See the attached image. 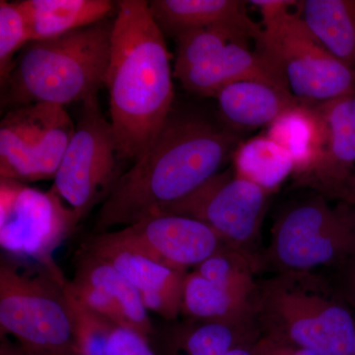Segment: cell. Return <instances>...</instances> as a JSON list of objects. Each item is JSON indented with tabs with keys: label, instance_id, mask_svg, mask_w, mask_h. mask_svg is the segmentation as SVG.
<instances>
[{
	"label": "cell",
	"instance_id": "7c38bea8",
	"mask_svg": "<svg viewBox=\"0 0 355 355\" xmlns=\"http://www.w3.org/2000/svg\"><path fill=\"white\" fill-rule=\"evenodd\" d=\"M116 233L149 258L181 272L195 270L229 246L203 222L164 212L147 216Z\"/></svg>",
	"mask_w": 355,
	"mask_h": 355
},
{
	"label": "cell",
	"instance_id": "3957f363",
	"mask_svg": "<svg viewBox=\"0 0 355 355\" xmlns=\"http://www.w3.org/2000/svg\"><path fill=\"white\" fill-rule=\"evenodd\" d=\"M113 25L105 19L26 44L1 86V106L8 111L39 103L64 107L97 95L106 83Z\"/></svg>",
	"mask_w": 355,
	"mask_h": 355
},
{
	"label": "cell",
	"instance_id": "83f0119b",
	"mask_svg": "<svg viewBox=\"0 0 355 355\" xmlns=\"http://www.w3.org/2000/svg\"><path fill=\"white\" fill-rule=\"evenodd\" d=\"M257 355H321L313 350L289 347L261 336L256 345Z\"/></svg>",
	"mask_w": 355,
	"mask_h": 355
},
{
	"label": "cell",
	"instance_id": "2e32d148",
	"mask_svg": "<svg viewBox=\"0 0 355 355\" xmlns=\"http://www.w3.org/2000/svg\"><path fill=\"white\" fill-rule=\"evenodd\" d=\"M250 40L235 39L195 65L174 71L191 94L216 97L222 88L242 80L261 81L289 90L284 74L263 51L251 50Z\"/></svg>",
	"mask_w": 355,
	"mask_h": 355
},
{
	"label": "cell",
	"instance_id": "d6986e66",
	"mask_svg": "<svg viewBox=\"0 0 355 355\" xmlns=\"http://www.w3.org/2000/svg\"><path fill=\"white\" fill-rule=\"evenodd\" d=\"M33 41H44L96 24L114 10L110 0H23L17 1Z\"/></svg>",
	"mask_w": 355,
	"mask_h": 355
},
{
	"label": "cell",
	"instance_id": "7402d4cb",
	"mask_svg": "<svg viewBox=\"0 0 355 355\" xmlns=\"http://www.w3.org/2000/svg\"><path fill=\"white\" fill-rule=\"evenodd\" d=\"M266 135L291 155L294 180L310 171L317 162L323 144V125L315 106L298 105L280 114L268 125Z\"/></svg>",
	"mask_w": 355,
	"mask_h": 355
},
{
	"label": "cell",
	"instance_id": "f1b7e54d",
	"mask_svg": "<svg viewBox=\"0 0 355 355\" xmlns=\"http://www.w3.org/2000/svg\"><path fill=\"white\" fill-rule=\"evenodd\" d=\"M352 198H354V202L355 203V170L354 173V177H352Z\"/></svg>",
	"mask_w": 355,
	"mask_h": 355
},
{
	"label": "cell",
	"instance_id": "5bb4252c",
	"mask_svg": "<svg viewBox=\"0 0 355 355\" xmlns=\"http://www.w3.org/2000/svg\"><path fill=\"white\" fill-rule=\"evenodd\" d=\"M73 265V277L67 286L83 304L153 342L157 331L149 311L137 289L114 266L81 245Z\"/></svg>",
	"mask_w": 355,
	"mask_h": 355
},
{
	"label": "cell",
	"instance_id": "9c48e42d",
	"mask_svg": "<svg viewBox=\"0 0 355 355\" xmlns=\"http://www.w3.org/2000/svg\"><path fill=\"white\" fill-rule=\"evenodd\" d=\"M121 161L111 121L103 116L98 96H91L83 102L51 188L69 203L79 224L108 198L123 174Z\"/></svg>",
	"mask_w": 355,
	"mask_h": 355
},
{
	"label": "cell",
	"instance_id": "ba28073f",
	"mask_svg": "<svg viewBox=\"0 0 355 355\" xmlns=\"http://www.w3.org/2000/svg\"><path fill=\"white\" fill-rule=\"evenodd\" d=\"M78 225L73 210L53 189L0 179V246L6 256L38 266L67 284L53 253Z\"/></svg>",
	"mask_w": 355,
	"mask_h": 355
},
{
	"label": "cell",
	"instance_id": "277c9868",
	"mask_svg": "<svg viewBox=\"0 0 355 355\" xmlns=\"http://www.w3.org/2000/svg\"><path fill=\"white\" fill-rule=\"evenodd\" d=\"M254 322L261 336L321 355H352L355 318L328 277L275 272L260 280Z\"/></svg>",
	"mask_w": 355,
	"mask_h": 355
},
{
	"label": "cell",
	"instance_id": "30bf717a",
	"mask_svg": "<svg viewBox=\"0 0 355 355\" xmlns=\"http://www.w3.org/2000/svg\"><path fill=\"white\" fill-rule=\"evenodd\" d=\"M64 107L39 103L9 110L0 123V179L55 178L76 132Z\"/></svg>",
	"mask_w": 355,
	"mask_h": 355
},
{
	"label": "cell",
	"instance_id": "4dcf8cb0",
	"mask_svg": "<svg viewBox=\"0 0 355 355\" xmlns=\"http://www.w3.org/2000/svg\"><path fill=\"white\" fill-rule=\"evenodd\" d=\"M352 355H355V336H354V350H352Z\"/></svg>",
	"mask_w": 355,
	"mask_h": 355
},
{
	"label": "cell",
	"instance_id": "d4e9b609",
	"mask_svg": "<svg viewBox=\"0 0 355 355\" xmlns=\"http://www.w3.org/2000/svg\"><path fill=\"white\" fill-rule=\"evenodd\" d=\"M31 42L24 16L17 2L0 1V85L12 71L14 57Z\"/></svg>",
	"mask_w": 355,
	"mask_h": 355
},
{
	"label": "cell",
	"instance_id": "8fae6325",
	"mask_svg": "<svg viewBox=\"0 0 355 355\" xmlns=\"http://www.w3.org/2000/svg\"><path fill=\"white\" fill-rule=\"evenodd\" d=\"M270 195L229 168L162 212L202 221L229 246L254 253Z\"/></svg>",
	"mask_w": 355,
	"mask_h": 355
},
{
	"label": "cell",
	"instance_id": "7a4b0ae2",
	"mask_svg": "<svg viewBox=\"0 0 355 355\" xmlns=\"http://www.w3.org/2000/svg\"><path fill=\"white\" fill-rule=\"evenodd\" d=\"M116 6L105 86L121 159L135 162L172 114L174 71L148 1L121 0Z\"/></svg>",
	"mask_w": 355,
	"mask_h": 355
},
{
	"label": "cell",
	"instance_id": "cb8c5ba5",
	"mask_svg": "<svg viewBox=\"0 0 355 355\" xmlns=\"http://www.w3.org/2000/svg\"><path fill=\"white\" fill-rule=\"evenodd\" d=\"M65 294L73 324L77 355H107L110 335L116 324L83 304L70 291L67 284Z\"/></svg>",
	"mask_w": 355,
	"mask_h": 355
},
{
	"label": "cell",
	"instance_id": "e0dca14e",
	"mask_svg": "<svg viewBox=\"0 0 355 355\" xmlns=\"http://www.w3.org/2000/svg\"><path fill=\"white\" fill-rule=\"evenodd\" d=\"M246 3L240 0H153L148 7L164 36L175 39L190 30L228 27L248 35L259 48L263 31L248 16Z\"/></svg>",
	"mask_w": 355,
	"mask_h": 355
},
{
	"label": "cell",
	"instance_id": "9a60e30c",
	"mask_svg": "<svg viewBox=\"0 0 355 355\" xmlns=\"http://www.w3.org/2000/svg\"><path fill=\"white\" fill-rule=\"evenodd\" d=\"M81 246L109 261L139 292L148 311L167 322L181 316L184 279L189 272L173 270L123 241L116 231L89 236Z\"/></svg>",
	"mask_w": 355,
	"mask_h": 355
},
{
	"label": "cell",
	"instance_id": "4316f807",
	"mask_svg": "<svg viewBox=\"0 0 355 355\" xmlns=\"http://www.w3.org/2000/svg\"><path fill=\"white\" fill-rule=\"evenodd\" d=\"M336 275L331 282L340 297L355 310V253L335 268Z\"/></svg>",
	"mask_w": 355,
	"mask_h": 355
},
{
	"label": "cell",
	"instance_id": "ac0fdd59",
	"mask_svg": "<svg viewBox=\"0 0 355 355\" xmlns=\"http://www.w3.org/2000/svg\"><path fill=\"white\" fill-rule=\"evenodd\" d=\"M214 98L222 119L232 130L272 125L286 110L305 104L291 91L256 80L229 84Z\"/></svg>",
	"mask_w": 355,
	"mask_h": 355
},
{
	"label": "cell",
	"instance_id": "4fadbf2b",
	"mask_svg": "<svg viewBox=\"0 0 355 355\" xmlns=\"http://www.w3.org/2000/svg\"><path fill=\"white\" fill-rule=\"evenodd\" d=\"M323 125L321 153L310 171L293 180V187L323 196L331 202H354L355 91L315 105Z\"/></svg>",
	"mask_w": 355,
	"mask_h": 355
},
{
	"label": "cell",
	"instance_id": "52a82bcc",
	"mask_svg": "<svg viewBox=\"0 0 355 355\" xmlns=\"http://www.w3.org/2000/svg\"><path fill=\"white\" fill-rule=\"evenodd\" d=\"M355 253V203H331L314 193L292 205L273 225L261 266L275 272L336 268Z\"/></svg>",
	"mask_w": 355,
	"mask_h": 355
},
{
	"label": "cell",
	"instance_id": "44dd1931",
	"mask_svg": "<svg viewBox=\"0 0 355 355\" xmlns=\"http://www.w3.org/2000/svg\"><path fill=\"white\" fill-rule=\"evenodd\" d=\"M299 7L310 31L355 73V0H306Z\"/></svg>",
	"mask_w": 355,
	"mask_h": 355
},
{
	"label": "cell",
	"instance_id": "8992f818",
	"mask_svg": "<svg viewBox=\"0 0 355 355\" xmlns=\"http://www.w3.org/2000/svg\"><path fill=\"white\" fill-rule=\"evenodd\" d=\"M263 23L259 50L280 70L292 95L310 106L355 91V73L324 48L300 14L298 1L253 0Z\"/></svg>",
	"mask_w": 355,
	"mask_h": 355
},
{
	"label": "cell",
	"instance_id": "484cf974",
	"mask_svg": "<svg viewBox=\"0 0 355 355\" xmlns=\"http://www.w3.org/2000/svg\"><path fill=\"white\" fill-rule=\"evenodd\" d=\"M107 355H163L153 340L137 331L114 324L110 335Z\"/></svg>",
	"mask_w": 355,
	"mask_h": 355
},
{
	"label": "cell",
	"instance_id": "6da1fadb",
	"mask_svg": "<svg viewBox=\"0 0 355 355\" xmlns=\"http://www.w3.org/2000/svg\"><path fill=\"white\" fill-rule=\"evenodd\" d=\"M238 144L231 128L217 127L202 116L172 113L102 203L95 234L160 214L188 197L219 173Z\"/></svg>",
	"mask_w": 355,
	"mask_h": 355
},
{
	"label": "cell",
	"instance_id": "ffe728a7",
	"mask_svg": "<svg viewBox=\"0 0 355 355\" xmlns=\"http://www.w3.org/2000/svg\"><path fill=\"white\" fill-rule=\"evenodd\" d=\"M256 302L217 286L197 270L187 273L181 316L189 321L240 324L254 322Z\"/></svg>",
	"mask_w": 355,
	"mask_h": 355
},
{
	"label": "cell",
	"instance_id": "603a6c76",
	"mask_svg": "<svg viewBox=\"0 0 355 355\" xmlns=\"http://www.w3.org/2000/svg\"><path fill=\"white\" fill-rule=\"evenodd\" d=\"M233 170L237 176L272 193L293 174L288 153L268 135L256 137L236 147Z\"/></svg>",
	"mask_w": 355,
	"mask_h": 355
},
{
	"label": "cell",
	"instance_id": "5b68a950",
	"mask_svg": "<svg viewBox=\"0 0 355 355\" xmlns=\"http://www.w3.org/2000/svg\"><path fill=\"white\" fill-rule=\"evenodd\" d=\"M67 284L38 266L2 257L1 335L14 336L25 352L77 355Z\"/></svg>",
	"mask_w": 355,
	"mask_h": 355
},
{
	"label": "cell",
	"instance_id": "f546056e",
	"mask_svg": "<svg viewBox=\"0 0 355 355\" xmlns=\"http://www.w3.org/2000/svg\"><path fill=\"white\" fill-rule=\"evenodd\" d=\"M20 355H51V354H31V352H23V349H22V354H21Z\"/></svg>",
	"mask_w": 355,
	"mask_h": 355
}]
</instances>
